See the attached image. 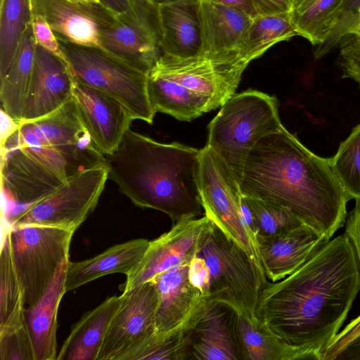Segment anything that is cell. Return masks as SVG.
I'll list each match as a JSON object with an SVG mask.
<instances>
[{"instance_id": "1", "label": "cell", "mask_w": 360, "mask_h": 360, "mask_svg": "<svg viewBox=\"0 0 360 360\" xmlns=\"http://www.w3.org/2000/svg\"><path fill=\"white\" fill-rule=\"evenodd\" d=\"M360 290V264L345 233L328 240L304 264L264 285L257 316L285 342L320 360Z\"/></svg>"}, {"instance_id": "2", "label": "cell", "mask_w": 360, "mask_h": 360, "mask_svg": "<svg viewBox=\"0 0 360 360\" xmlns=\"http://www.w3.org/2000/svg\"><path fill=\"white\" fill-rule=\"evenodd\" d=\"M238 184L243 195L285 208L328 240L345 224L350 199L329 159L312 153L284 127L250 150Z\"/></svg>"}, {"instance_id": "3", "label": "cell", "mask_w": 360, "mask_h": 360, "mask_svg": "<svg viewBox=\"0 0 360 360\" xmlns=\"http://www.w3.org/2000/svg\"><path fill=\"white\" fill-rule=\"evenodd\" d=\"M201 149L162 143L129 129L105 155L109 177L136 205L167 214L173 222L204 213L198 187Z\"/></svg>"}, {"instance_id": "4", "label": "cell", "mask_w": 360, "mask_h": 360, "mask_svg": "<svg viewBox=\"0 0 360 360\" xmlns=\"http://www.w3.org/2000/svg\"><path fill=\"white\" fill-rule=\"evenodd\" d=\"M283 125L274 96L248 89L234 94L208 124L207 146L227 165L238 183L246 158L263 136Z\"/></svg>"}, {"instance_id": "5", "label": "cell", "mask_w": 360, "mask_h": 360, "mask_svg": "<svg viewBox=\"0 0 360 360\" xmlns=\"http://www.w3.org/2000/svg\"><path fill=\"white\" fill-rule=\"evenodd\" d=\"M58 41L77 81L115 98L134 120L153 123L148 74L102 48Z\"/></svg>"}, {"instance_id": "6", "label": "cell", "mask_w": 360, "mask_h": 360, "mask_svg": "<svg viewBox=\"0 0 360 360\" xmlns=\"http://www.w3.org/2000/svg\"><path fill=\"white\" fill-rule=\"evenodd\" d=\"M198 254L210 270L211 300L248 318H257L259 297L267 280L246 252L214 224Z\"/></svg>"}, {"instance_id": "7", "label": "cell", "mask_w": 360, "mask_h": 360, "mask_svg": "<svg viewBox=\"0 0 360 360\" xmlns=\"http://www.w3.org/2000/svg\"><path fill=\"white\" fill-rule=\"evenodd\" d=\"M198 187L205 215L265 274L257 238L243 217L239 184L224 161L207 145L201 149Z\"/></svg>"}, {"instance_id": "8", "label": "cell", "mask_w": 360, "mask_h": 360, "mask_svg": "<svg viewBox=\"0 0 360 360\" xmlns=\"http://www.w3.org/2000/svg\"><path fill=\"white\" fill-rule=\"evenodd\" d=\"M74 233L41 225L11 227L13 259L26 307L43 296L61 263L69 259Z\"/></svg>"}, {"instance_id": "9", "label": "cell", "mask_w": 360, "mask_h": 360, "mask_svg": "<svg viewBox=\"0 0 360 360\" xmlns=\"http://www.w3.org/2000/svg\"><path fill=\"white\" fill-rule=\"evenodd\" d=\"M108 177L106 165H97L70 176L11 227L41 225L75 232L94 211Z\"/></svg>"}, {"instance_id": "10", "label": "cell", "mask_w": 360, "mask_h": 360, "mask_svg": "<svg viewBox=\"0 0 360 360\" xmlns=\"http://www.w3.org/2000/svg\"><path fill=\"white\" fill-rule=\"evenodd\" d=\"M102 49L148 74L162 54L158 5L136 0L100 36Z\"/></svg>"}, {"instance_id": "11", "label": "cell", "mask_w": 360, "mask_h": 360, "mask_svg": "<svg viewBox=\"0 0 360 360\" xmlns=\"http://www.w3.org/2000/svg\"><path fill=\"white\" fill-rule=\"evenodd\" d=\"M250 63L238 53L186 58L162 53L150 72L209 97L216 109L235 94Z\"/></svg>"}, {"instance_id": "12", "label": "cell", "mask_w": 360, "mask_h": 360, "mask_svg": "<svg viewBox=\"0 0 360 360\" xmlns=\"http://www.w3.org/2000/svg\"><path fill=\"white\" fill-rule=\"evenodd\" d=\"M13 134L20 140L56 148L86 169L106 165L105 155L92 140L73 96L46 116L22 122Z\"/></svg>"}, {"instance_id": "13", "label": "cell", "mask_w": 360, "mask_h": 360, "mask_svg": "<svg viewBox=\"0 0 360 360\" xmlns=\"http://www.w3.org/2000/svg\"><path fill=\"white\" fill-rule=\"evenodd\" d=\"M214 223L205 215L179 220L167 232L150 240L139 264L127 276L122 292L151 281L157 275L197 255Z\"/></svg>"}, {"instance_id": "14", "label": "cell", "mask_w": 360, "mask_h": 360, "mask_svg": "<svg viewBox=\"0 0 360 360\" xmlns=\"http://www.w3.org/2000/svg\"><path fill=\"white\" fill-rule=\"evenodd\" d=\"M97 360H121L133 346L155 332L158 293L152 281L122 292Z\"/></svg>"}, {"instance_id": "15", "label": "cell", "mask_w": 360, "mask_h": 360, "mask_svg": "<svg viewBox=\"0 0 360 360\" xmlns=\"http://www.w3.org/2000/svg\"><path fill=\"white\" fill-rule=\"evenodd\" d=\"M32 13L43 15L58 40L102 48L101 32L112 26L117 13L102 2L82 4L68 0H31Z\"/></svg>"}, {"instance_id": "16", "label": "cell", "mask_w": 360, "mask_h": 360, "mask_svg": "<svg viewBox=\"0 0 360 360\" xmlns=\"http://www.w3.org/2000/svg\"><path fill=\"white\" fill-rule=\"evenodd\" d=\"M73 98L98 150L104 155L112 154L134 120L128 109L112 96L75 79Z\"/></svg>"}, {"instance_id": "17", "label": "cell", "mask_w": 360, "mask_h": 360, "mask_svg": "<svg viewBox=\"0 0 360 360\" xmlns=\"http://www.w3.org/2000/svg\"><path fill=\"white\" fill-rule=\"evenodd\" d=\"M74 84L68 63L36 44L22 122L35 120L57 110L72 98Z\"/></svg>"}, {"instance_id": "18", "label": "cell", "mask_w": 360, "mask_h": 360, "mask_svg": "<svg viewBox=\"0 0 360 360\" xmlns=\"http://www.w3.org/2000/svg\"><path fill=\"white\" fill-rule=\"evenodd\" d=\"M257 241L265 275L276 282L300 268L328 240L302 225L274 236H257Z\"/></svg>"}, {"instance_id": "19", "label": "cell", "mask_w": 360, "mask_h": 360, "mask_svg": "<svg viewBox=\"0 0 360 360\" xmlns=\"http://www.w3.org/2000/svg\"><path fill=\"white\" fill-rule=\"evenodd\" d=\"M193 257L150 281L158 293L156 333L167 331L179 326L205 300L210 299L204 296L189 281V263Z\"/></svg>"}, {"instance_id": "20", "label": "cell", "mask_w": 360, "mask_h": 360, "mask_svg": "<svg viewBox=\"0 0 360 360\" xmlns=\"http://www.w3.org/2000/svg\"><path fill=\"white\" fill-rule=\"evenodd\" d=\"M162 53L178 58L201 54L200 0H180L158 5Z\"/></svg>"}, {"instance_id": "21", "label": "cell", "mask_w": 360, "mask_h": 360, "mask_svg": "<svg viewBox=\"0 0 360 360\" xmlns=\"http://www.w3.org/2000/svg\"><path fill=\"white\" fill-rule=\"evenodd\" d=\"M234 315L228 305L211 302L193 329L188 359H242L234 333Z\"/></svg>"}, {"instance_id": "22", "label": "cell", "mask_w": 360, "mask_h": 360, "mask_svg": "<svg viewBox=\"0 0 360 360\" xmlns=\"http://www.w3.org/2000/svg\"><path fill=\"white\" fill-rule=\"evenodd\" d=\"M69 259L63 261L48 289L32 306L25 307V321L29 330L35 360H56L58 311L66 292L65 275Z\"/></svg>"}, {"instance_id": "23", "label": "cell", "mask_w": 360, "mask_h": 360, "mask_svg": "<svg viewBox=\"0 0 360 360\" xmlns=\"http://www.w3.org/2000/svg\"><path fill=\"white\" fill-rule=\"evenodd\" d=\"M233 326L242 359L320 360L316 353L285 342L258 317L235 312Z\"/></svg>"}, {"instance_id": "24", "label": "cell", "mask_w": 360, "mask_h": 360, "mask_svg": "<svg viewBox=\"0 0 360 360\" xmlns=\"http://www.w3.org/2000/svg\"><path fill=\"white\" fill-rule=\"evenodd\" d=\"M150 240L136 238L110 247L99 255L80 262H68L66 292L100 277L121 273L129 275L143 257Z\"/></svg>"}, {"instance_id": "25", "label": "cell", "mask_w": 360, "mask_h": 360, "mask_svg": "<svg viewBox=\"0 0 360 360\" xmlns=\"http://www.w3.org/2000/svg\"><path fill=\"white\" fill-rule=\"evenodd\" d=\"M122 299V293L111 296L86 313L72 328L56 360H97L112 319Z\"/></svg>"}, {"instance_id": "26", "label": "cell", "mask_w": 360, "mask_h": 360, "mask_svg": "<svg viewBox=\"0 0 360 360\" xmlns=\"http://www.w3.org/2000/svg\"><path fill=\"white\" fill-rule=\"evenodd\" d=\"M202 56L226 57L238 53L237 47L252 18L223 5L200 0Z\"/></svg>"}, {"instance_id": "27", "label": "cell", "mask_w": 360, "mask_h": 360, "mask_svg": "<svg viewBox=\"0 0 360 360\" xmlns=\"http://www.w3.org/2000/svg\"><path fill=\"white\" fill-rule=\"evenodd\" d=\"M205 300L181 324L165 332H154L129 349L121 360L188 359L193 329L207 306Z\"/></svg>"}, {"instance_id": "28", "label": "cell", "mask_w": 360, "mask_h": 360, "mask_svg": "<svg viewBox=\"0 0 360 360\" xmlns=\"http://www.w3.org/2000/svg\"><path fill=\"white\" fill-rule=\"evenodd\" d=\"M35 48L36 42L30 23L24 32L8 72L0 80L1 110L18 123L22 122L23 119Z\"/></svg>"}, {"instance_id": "29", "label": "cell", "mask_w": 360, "mask_h": 360, "mask_svg": "<svg viewBox=\"0 0 360 360\" xmlns=\"http://www.w3.org/2000/svg\"><path fill=\"white\" fill-rule=\"evenodd\" d=\"M148 93L155 112L191 121L215 109L211 99L153 72L148 74Z\"/></svg>"}, {"instance_id": "30", "label": "cell", "mask_w": 360, "mask_h": 360, "mask_svg": "<svg viewBox=\"0 0 360 360\" xmlns=\"http://www.w3.org/2000/svg\"><path fill=\"white\" fill-rule=\"evenodd\" d=\"M25 301L12 255L11 227L2 230L0 253V332L25 323Z\"/></svg>"}, {"instance_id": "31", "label": "cell", "mask_w": 360, "mask_h": 360, "mask_svg": "<svg viewBox=\"0 0 360 360\" xmlns=\"http://www.w3.org/2000/svg\"><path fill=\"white\" fill-rule=\"evenodd\" d=\"M292 13L259 15L252 19L238 47V53L251 62L271 46L297 36Z\"/></svg>"}, {"instance_id": "32", "label": "cell", "mask_w": 360, "mask_h": 360, "mask_svg": "<svg viewBox=\"0 0 360 360\" xmlns=\"http://www.w3.org/2000/svg\"><path fill=\"white\" fill-rule=\"evenodd\" d=\"M31 17V0H0V80L11 65Z\"/></svg>"}, {"instance_id": "33", "label": "cell", "mask_w": 360, "mask_h": 360, "mask_svg": "<svg viewBox=\"0 0 360 360\" xmlns=\"http://www.w3.org/2000/svg\"><path fill=\"white\" fill-rule=\"evenodd\" d=\"M345 0H315L306 8L292 11V21L297 35L313 46L328 39L336 27Z\"/></svg>"}, {"instance_id": "34", "label": "cell", "mask_w": 360, "mask_h": 360, "mask_svg": "<svg viewBox=\"0 0 360 360\" xmlns=\"http://www.w3.org/2000/svg\"><path fill=\"white\" fill-rule=\"evenodd\" d=\"M329 159L332 170L349 199L360 200V124Z\"/></svg>"}, {"instance_id": "35", "label": "cell", "mask_w": 360, "mask_h": 360, "mask_svg": "<svg viewBox=\"0 0 360 360\" xmlns=\"http://www.w3.org/2000/svg\"><path fill=\"white\" fill-rule=\"evenodd\" d=\"M244 197L253 217L257 237L271 236L304 225L288 210L278 205Z\"/></svg>"}, {"instance_id": "36", "label": "cell", "mask_w": 360, "mask_h": 360, "mask_svg": "<svg viewBox=\"0 0 360 360\" xmlns=\"http://www.w3.org/2000/svg\"><path fill=\"white\" fill-rule=\"evenodd\" d=\"M359 11L360 0H345L336 27L328 39L316 46L315 58L320 59L340 46L347 36L354 33L360 25Z\"/></svg>"}, {"instance_id": "37", "label": "cell", "mask_w": 360, "mask_h": 360, "mask_svg": "<svg viewBox=\"0 0 360 360\" xmlns=\"http://www.w3.org/2000/svg\"><path fill=\"white\" fill-rule=\"evenodd\" d=\"M1 360H35L31 337L25 323L0 332Z\"/></svg>"}, {"instance_id": "38", "label": "cell", "mask_w": 360, "mask_h": 360, "mask_svg": "<svg viewBox=\"0 0 360 360\" xmlns=\"http://www.w3.org/2000/svg\"><path fill=\"white\" fill-rule=\"evenodd\" d=\"M340 48L338 65L342 77L355 81L360 88V41L350 34L343 40Z\"/></svg>"}, {"instance_id": "39", "label": "cell", "mask_w": 360, "mask_h": 360, "mask_svg": "<svg viewBox=\"0 0 360 360\" xmlns=\"http://www.w3.org/2000/svg\"><path fill=\"white\" fill-rule=\"evenodd\" d=\"M30 24L36 44L68 62L59 41L46 18L41 14L32 13Z\"/></svg>"}, {"instance_id": "40", "label": "cell", "mask_w": 360, "mask_h": 360, "mask_svg": "<svg viewBox=\"0 0 360 360\" xmlns=\"http://www.w3.org/2000/svg\"><path fill=\"white\" fill-rule=\"evenodd\" d=\"M360 334V316L352 320L330 342L323 354V360H335L339 352Z\"/></svg>"}, {"instance_id": "41", "label": "cell", "mask_w": 360, "mask_h": 360, "mask_svg": "<svg viewBox=\"0 0 360 360\" xmlns=\"http://www.w3.org/2000/svg\"><path fill=\"white\" fill-rule=\"evenodd\" d=\"M188 278L191 283L201 293L210 298V273L204 258L198 253L189 263Z\"/></svg>"}, {"instance_id": "42", "label": "cell", "mask_w": 360, "mask_h": 360, "mask_svg": "<svg viewBox=\"0 0 360 360\" xmlns=\"http://www.w3.org/2000/svg\"><path fill=\"white\" fill-rule=\"evenodd\" d=\"M345 233L352 243L360 264V200H356L354 207L345 221Z\"/></svg>"}, {"instance_id": "43", "label": "cell", "mask_w": 360, "mask_h": 360, "mask_svg": "<svg viewBox=\"0 0 360 360\" xmlns=\"http://www.w3.org/2000/svg\"><path fill=\"white\" fill-rule=\"evenodd\" d=\"M257 15L292 13L294 0H252Z\"/></svg>"}, {"instance_id": "44", "label": "cell", "mask_w": 360, "mask_h": 360, "mask_svg": "<svg viewBox=\"0 0 360 360\" xmlns=\"http://www.w3.org/2000/svg\"><path fill=\"white\" fill-rule=\"evenodd\" d=\"M217 3L242 13L252 18L257 16L252 0H202Z\"/></svg>"}, {"instance_id": "45", "label": "cell", "mask_w": 360, "mask_h": 360, "mask_svg": "<svg viewBox=\"0 0 360 360\" xmlns=\"http://www.w3.org/2000/svg\"><path fill=\"white\" fill-rule=\"evenodd\" d=\"M335 360H360V334L339 352Z\"/></svg>"}, {"instance_id": "46", "label": "cell", "mask_w": 360, "mask_h": 360, "mask_svg": "<svg viewBox=\"0 0 360 360\" xmlns=\"http://www.w3.org/2000/svg\"><path fill=\"white\" fill-rule=\"evenodd\" d=\"M1 142H2L18 128L20 123L13 120L2 110H1Z\"/></svg>"}, {"instance_id": "47", "label": "cell", "mask_w": 360, "mask_h": 360, "mask_svg": "<svg viewBox=\"0 0 360 360\" xmlns=\"http://www.w3.org/2000/svg\"><path fill=\"white\" fill-rule=\"evenodd\" d=\"M136 0H101L107 7L117 13H123L129 10Z\"/></svg>"}, {"instance_id": "48", "label": "cell", "mask_w": 360, "mask_h": 360, "mask_svg": "<svg viewBox=\"0 0 360 360\" xmlns=\"http://www.w3.org/2000/svg\"><path fill=\"white\" fill-rule=\"evenodd\" d=\"M315 0H303L302 3L295 8L293 11H301L307 7H308L311 4H312Z\"/></svg>"}, {"instance_id": "49", "label": "cell", "mask_w": 360, "mask_h": 360, "mask_svg": "<svg viewBox=\"0 0 360 360\" xmlns=\"http://www.w3.org/2000/svg\"><path fill=\"white\" fill-rule=\"evenodd\" d=\"M73 3L82 4H97L101 3V0H68Z\"/></svg>"}, {"instance_id": "50", "label": "cell", "mask_w": 360, "mask_h": 360, "mask_svg": "<svg viewBox=\"0 0 360 360\" xmlns=\"http://www.w3.org/2000/svg\"><path fill=\"white\" fill-rule=\"evenodd\" d=\"M150 1L156 5H160V4H162L174 2V1H180V0H150Z\"/></svg>"}, {"instance_id": "51", "label": "cell", "mask_w": 360, "mask_h": 360, "mask_svg": "<svg viewBox=\"0 0 360 360\" xmlns=\"http://www.w3.org/2000/svg\"><path fill=\"white\" fill-rule=\"evenodd\" d=\"M360 41V25L352 34Z\"/></svg>"}, {"instance_id": "52", "label": "cell", "mask_w": 360, "mask_h": 360, "mask_svg": "<svg viewBox=\"0 0 360 360\" xmlns=\"http://www.w3.org/2000/svg\"><path fill=\"white\" fill-rule=\"evenodd\" d=\"M302 1L303 0H294V9L297 8L302 3Z\"/></svg>"}]
</instances>
